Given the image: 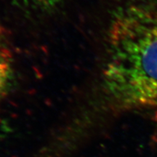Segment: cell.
<instances>
[{"mask_svg": "<svg viewBox=\"0 0 157 157\" xmlns=\"http://www.w3.org/2000/svg\"><path fill=\"white\" fill-rule=\"evenodd\" d=\"M103 87L121 107L157 108V10L130 6L109 29Z\"/></svg>", "mask_w": 157, "mask_h": 157, "instance_id": "1", "label": "cell"}, {"mask_svg": "<svg viewBox=\"0 0 157 157\" xmlns=\"http://www.w3.org/2000/svg\"><path fill=\"white\" fill-rule=\"evenodd\" d=\"M0 25V100L5 95L13 73V55Z\"/></svg>", "mask_w": 157, "mask_h": 157, "instance_id": "2", "label": "cell"}, {"mask_svg": "<svg viewBox=\"0 0 157 157\" xmlns=\"http://www.w3.org/2000/svg\"><path fill=\"white\" fill-rule=\"evenodd\" d=\"M29 2L40 9H49L55 7L63 0H29Z\"/></svg>", "mask_w": 157, "mask_h": 157, "instance_id": "3", "label": "cell"}]
</instances>
